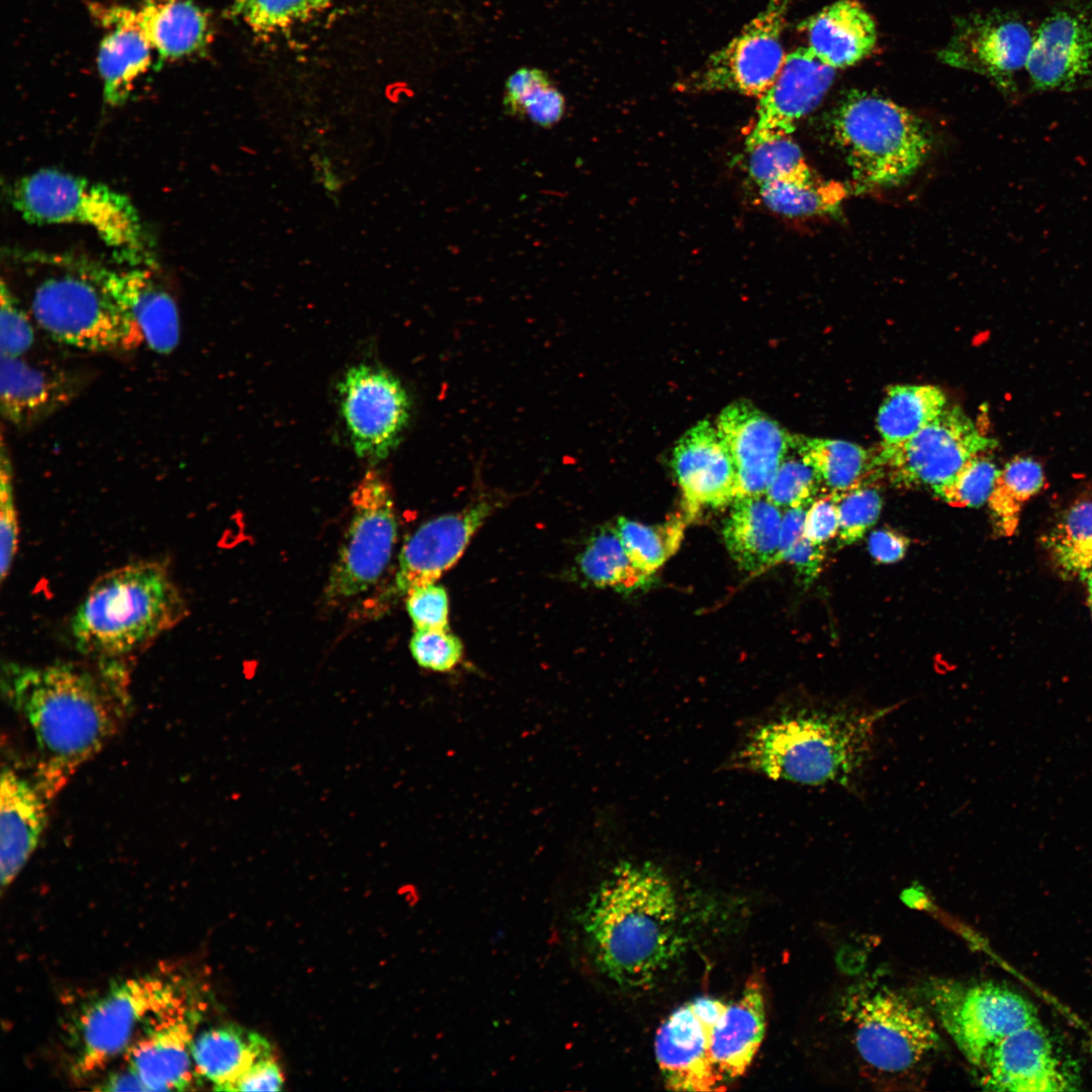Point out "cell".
<instances>
[{
    "instance_id": "6da1fadb",
    "label": "cell",
    "mask_w": 1092,
    "mask_h": 1092,
    "mask_svg": "<svg viewBox=\"0 0 1092 1092\" xmlns=\"http://www.w3.org/2000/svg\"><path fill=\"white\" fill-rule=\"evenodd\" d=\"M592 957L617 985L643 988L666 971L682 945L674 889L650 862H621L580 918Z\"/></svg>"
},
{
    "instance_id": "7a4b0ae2",
    "label": "cell",
    "mask_w": 1092,
    "mask_h": 1092,
    "mask_svg": "<svg viewBox=\"0 0 1092 1092\" xmlns=\"http://www.w3.org/2000/svg\"><path fill=\"white\" fill-rule=\"evenodd\" d=\"M1 687L32 733L36 785L52 798L112 736L116 721L111 695L93 673L72 663H7Z\"/></svg>"
},
{
    "instance_id": "3957f363",
    "label": "cell",
    "mask_w": 1092,
    "mask_h": 1092,
    "mask_svg": "<svg viewBox=\"0 0 1092 1092\" xmlns=\"http://www.w3.org/2000/svg\"><path fill=\"white\" fill-rule=\"evenodd\" d=\"M889 710L818 707L784 712L754 728L732 763L775 781L847 785L870 752L876 724Z\"/></svg>"
},
{
    "instance_id": "277c9868",
    "label": "cell",
    "mask_w": 1092,
    "mask_h": 1092,
    "mask_svg": "<svg viewBox=\"0 0 1092 1092\" xmlns=\"http://www.w3.org/2000/svg\"><path fill=\"white\" fill-rule=\"evenodd\" d=\"M186 615V601L167 567L139 561L92 583L73 616L72 634L80 651L115 657L147 646Z\"/></svg>"
},
{
    "instance_id": "5b68a950",
    "label": "cell",
    "mask_w": 1092,
    "mask_h": 1092,
    "mask_svg": "<svg viewBox=\"0 0 1092 1092\" xmlns=\"http://www.w3.org/2000/svg\"><path fill=\"white\" fill-rule=\"evenodd\" d=\"M10 201L34 224L79 223L91 228L130 267H153L150 238L130 199L99 182L56 169H41L16 181Z\"/></svg>"
},
{
    "instance_id": "8992f818",
    "label": "cell",
    "mask_w": 1092,
    "mask_h": 1092,
    "mask_svg": "<svg viewBox=\"0 0 1092 1092\" xmlns=\"http://www.w3.org/2000/svg\"><path fill=\"white\" fill-rule=\"evenodd\" d=\"M833 141L860 186H892L924 162L930 140L907 108L875 93L851 90L831 113Z\"/></svg>"
},
{
    "instance_id": "52a82bcc",
    "label": "cell",
    "mask_w": 1092,
    "mask_h": 1092,
    "mask_svg": "<svg viewBox=\"0 0 1092 1092\" xmlns=\"http://www.w3.org/2000/svg\"><path fill=\"white\" fill-rule=\"evenodd\" d=\"M842 1018L850 1026L860 1063L883 1079L900 1080L914 1075L940 1044L928 1011L887 986L863 985L850 993Z\"/></svg>"
},
{
    "instance_id": "ba28073f",
    "label": "cell",
    "mask_w": 1092,
    "mask_h": 1092,
    "mask_svg": "<svg viewBox=\"0 0 1092 1092\" xmlns=\"http://www.w3.org/2000/svg\"><path fill=\"white\" fill-rule=\"evenodd\" d=\"M184 986L147 975L121 981L90 1001L73 1024V1069L102 1071L152 1025L192 1005Z\"/></svg>"
},
{
    "instance_id": "9c48e42d",
    "label": "cell",
    "mask_w": 1092,
    "mask_h": 1092,
    "mask_svg": "<svg viewBox=\"0 0 1092 1092\" xmlns=\"http://www.w3.org/2000/svg\"><path fill=\"white\" fill-rule=\"evenodd\" d=\"M44 279L34 289L31 311L53 340L90 352L128 351L145 342L140 328L78 269Z\"/></svg>"
},
{
    "instance_id": "30bf717a",
    "label": "cell",
    "mask_w": 1092,
    "mask_h": 1092,
    "mask_svg": "<svg viewBox=\"0 0 1092 1092\" xmlns=\"http://www.w3.org/2000/svg\"><path fill=\"white\" fill-rule=\"evenodd\" d=\"M923 989L937 1020L976 1068L1002 1038L1039 1021L1030 1001L993 982L930 979Z\"/></svg>"
},
{
    "instance_id": "8fae6325",
    "label": "cell",
    "mask_w": 1092,
    "mask_h": 1092,
    "mask_svg": "<svg viewBox=\"0 0 1092 1092\" xmlns=\"http://www.w3.org/2000/svg\"><path fill=\"white\" fill-rule=\"evenodd\" d=\"M352 518L332 567L325 598L329 602L360 595L385 570L397 537L390 488L369 470L350 496Z\"/></svg>"
},
{
    "instance_id": "7c38bea8",
    "label": "cell",
    "mask_w": 1092,
    "mask_h": 1092,
    "mask_svg": "<svg viewBox=\"0 0 1092 1092\" xmlns=\"http://www.w3.org/2000/svg\"><path fill=\"white\" fill-rule=\"evenodd\" d=\"M996 447L959 405L945 406L929 425L910 439L882 444L876 455L899 487H927L936 495L974 456Z\"/></svg>"
},
{
    "instance_id": "4fadbf2b",
    "label": "cell",
    "mask_w": 1092,
    "mask_h": 1092,
    "mask_svg": "<svg viewBox=\"0 0 1092 1092\" xmlns=\"http://www.w3.org/2000/svg\"><path fill=\"white\" fill-rule=\"evenodd\" d=\"M790 0H769L727 46L681 83L694 91L730 90L760 98L779 76L786 55L782 46Z\"/></svg>"
},
{
    "instance_id": "5bb4252c",
    "label": "cell",
    "mask_w": 1092,
    "mask_h": 1092,
    "mask_svg": "<svg viewBox=\"0 0 1092 1092\" xmlns=\"http://www.w3.org/2000/svg\"><path fill=\"white\" fill-rule=\"evenodd\" d=\"M338 393L356 454L371 464L386 458L410 420L411 402L401 382L382 367L360 364L346 372Z\"/></svg>"
},
{
    "instance_id": "9a60e30c",
    "label": "cell",
    "mask_w": 1092,
    "mask_h": 1092,
    "mask_svg": "<svg viewBox=\"0 0 1092 1092\" xmlns=\"http://www.w3.org/2000/svg\"><path fill=\"white\" fill-rule=\"evenodd\" d=\"M1033 32L1011 13H975L957 19L937 57L953 68L990 79L1005 92L1014 90L1015 74L1025 68Z\"/></svg>"
},
{
    "instance_id": "2e32d148",
    "label": "cell",
    "mask_w": 1092,
    "mask_h": 1092,
    "mask_svg": "<svg viewBox=\"0 0 1092 1092\" xmlns=\"http://www.w3.org/2000/svg\"><path fill=\"white\" fill-rule=\"evenodd\" d=\"M1035 89L1072 91L1092 86V1L1066 0L1033 34L1025 66Z\"/></svg>"
},
{
    "instance_id": "e0dca14e",
    "label": "cell",
    "mask_w": 1092,
    "mask_h": 1092,
    "mask_svg": "<svg viewBox=\"0 0 1092 1092\" xmlns=\"http://www.w3.org/2000/svg\"><path fill=\"white\" fill-rule=\"evenodd\" d=\"M728 1003L701 997L674 1010L655 1035V1057L665 1086L674 1091H717L711 1069L713 1030Z\"/></svg>"
},
{
    "instance_id": "ac0fdd59",
    "label": "cell",
    "mask_w": 1092,
    "mask_h": 1092,
    "mask_svg": "<svg viewBox=\"0 0 1092 1092\" xmlns=\"http://www.w3.org/2000/svg\"><path fill=\"white\" fill-rule=\"evenodd\" d=\"M981 1084L989 1090L1058 1092L1076 1089L1069 1072L1039 1021L1002 1038L986 1054Z\"/></svg>"
},
{
    "instance_id": "d6986e66",
    "label": "cell",
    "mask_w": 1092,
    "mask_h": 1092,
    "mask_svg": "<svg viewBox=\"0 0 1092 1092\" xmlns=\"http://www.w3.org/2000/svg\"><path fill=\"white\" fill-rule=\"evenodd\" d=\"M835 71L809 48L791 52L774 84L759 98L756 120L746 140L747 150L791 136L797 122L822 101L833 83Z\"/></svg>"
},
{
    "instance_id": "ffe728a7",
    "label": "cell",
    "mask_w": 1092,
    "mask_h": 1092,
    "mask_svg": "<svg viewBox=\"0 0 1092 1092\" xmlns=\"http://www.w3.org/2000/svg\"><path fill=\"white\" fill-rule=\"evenodd\" d=\"M141 330L145 342L159 354H169L180 339V320L173 297L146 267L111 269L95 262L75 263Z\"/></svg>"
},
{
    "instance_id": "44dd1931",
    "label": "cell",
    "mask_w": 1092,
    "mask_h": 1092,
    "mask_svg": "<svg viewBox=\"0 0 1092 1092\" xmlns=\"http://www.w3.org/2000/svg\"><path fill=\"white\" fill-rule=\"evenodd\" d=\"M493 508V504L481 500L423 524L401 548L393 594L406 595L415 587L435 583L459 560Z\"/></svg>"
},
{
    "instance_id": "7402d4cb",
    "label": "cell",
    "mask_w": 1092,
    "mask_h": 1092,
    "mask_svg": "<svg viewBox=\"0 0 1092 1092\" xmlns=\"http://www.w3.org/2000/svg\"><path fill=\"white\" fill-rule=\"evenodd\" d=\"M716 428L736 469L738 496L764 495L791 448L793 436L744 400L725 407Z\"/></svg>"
},
{
    "instance_id": "603a6c76",
    "label": "cell",
    "mask_w": 1092,
    "mask_h": 1092,
    "mask_svg": "<svg viewBox=\"0 0 1092 1092\" xmlns=\"http://www.w3.org/2000/svg\"><path fill=\"white\" fill-rule=\"evenodd\" d=\"M671 462L688 520L704 508L731 505L738 496V478L732 458L717 428L710 422L702 421L686 432L674 447Z\"/></svg>"
},
{
    "instance_id": "cb8c5ba5",
    "label": "cell",
    "mask_w": 1092,
    "mask_h": 1092,
    "mask_svg": "<svg viewBox=\"0 0 1092 1092\" xmlns=\"http://www.w3.org/2000/svg\"><path fill=\"white\" fill-rule=\"evenodd\" d=\"M195 1008L172 1015L147 1029L126 1050V1065L148 1091H184L197 1078L191 1046Z\"/></svg>"
},
{
    "instance_id": "d4e9b609",
    "label": "cell",
    "mask_w": 1092,
    "mask_h": 1092,
    "mask_svg": "<svg viewBox=\"0 0 1092 1092\" xmlns=\"http://www.w3.org/2000/svg\"><path fill=\"white\" fill-rule=\"evenodd\" d=\"M90 11L106 30L97 53L103 98L106 104L117 106L127 99L134 81L152 66L153 49L143 31L136 9L94 3Z\"/></svg>"
},
{
    "instance_id": "484cf974",
    "label": "cell",
    "mask_w": 1092,
    "mask_h": 1092,
    "mask_svg": "<svg viewBox=\"0 0 1092 1092\" xmlns=\"http://www.w3.org/2000/svg\"><path fill=\"white\" fill-rule=\"evenodd\" d=\"M46 796L10 767L0 780V882L10 886L35 850L47 824Z\"/></svg>"
},
{
    "instance_id": "4316f807",
    "label": "cell",
    "mask_w": 1092,
    "mask_h": 1092,
    "mask_svg": "<svg viewBox=\"0 0 1092 1092\" xmlns=\"http://www.w3.org/2000/svg\"><path fill=\"white\" fill-rule=\"evenodd\" d=\"M765 1030L762 987L750 980L717 1020L710 1053L716 1090L742 1076L756 1055Z\"/></svg>"
},
{
    "instance_id": "83f0119b",
    "label": "cell",
    "mask_w": 1092,
    "mask_h": 1092,
    "mask_svg": "<svg viewBox=\"0 0 1092 1092\" xmlns=\"http://www.w3.org/2000/svg\"><path fill=\"white\" fill-rule=\"evenodd\" d=\"M0 356V410L11 425L33 426L75 395V381L66 373L38 368L21 357Z\"/></svg>"
},
{
    "instance_id": "f1b7e54d",
    "label": "cell",
    "mask_w": 1092,
    "mask_h": 1092,
    "mask_svg": "<svg viewBox=\"0 0 1092 1092\" xmlns=\"http://www.w3.org/2000/svg\"><path fill=\"white\" fill-rule=\"evenodd\" d=\"M809 49L824 64L843 69L855 65L876 48L875 19L854 0H837L802 21Z\"/></svg>"
},
{
    "instance_id": "f546056e",
    "label": "cell",
    "mask_w": 1092,
    "mask_h": 1092,
    "mask_svg": "<svg viewBox=\"0 0 1092 1092\" xmlns=\"http://www.w3.org/2000/svg\"><path fill=\"white\" fill-rule=\"evenodd\" d=\"M781 510L765 495L738 496L732 502L723 538L741 569L756 573L780 562Z\"/></svg>"
},
{
    "instance_id": "4dcf8cb0",
    "label": "cell",
    "mask_w": 1092,
    "mask_h": 1092,
    "mask_svg": "<svg viewBox=\"0 0 1092 1092\" xmlns=\"http://www.w3.org/2000/svg\"><path fill=\"white\" fill-rule=\"evenodd\" d=\"M143 31L156 53V66L201 55L211 39L207 14L191 0H142Z\"/></svg>"
},
{
    "instance_id": "1f68e13d",
    "label": "cell",
    "mask_w": 1092,
    "mask_h": 1092,
    "mask_svg": "<svg viewBox=\"0 0 1092 1092\" xmlns=\"http://www.w3.org/2000/svg\"><path fill=\"white\" fill-rule=\"evenodd\" d=\"M191 1054L197 1078L213 1089L231 1091L233 1084L257 1059L273 1054L267 1039L244 1027H210L194 1037Z\"/></svg>"
},
{
    "instance_id": "d6a6232c",
    "label": "cell",
    "mask_w": 1092,
    "mask_h": 1092,
    "mask_svg": "<svg viewBox=\"0 0 1092 1092\" xmlns=\"http://www.w3.org/2000/svg\"><path fill=\"white\" fill-rule=\"evenodd\" d=\"M792 446L816 470L826 494L872 482L880 469L876 455L850 442L793 436Z\"/></svg>"
},
{
    "instance_id": "836d02e7",
    "label": "cell",
    "mask_w": 1092,
    "mask_h": 1092,
    "mask_svg": "<svg viewBox=\"0 0 1092 1092\" xmlns=\"http://www.w3.org/2000/svg\"><path fill=\"white\" fill-rule=\"evenodd\" d=\"M945 406V394L935 385L890 386L877 417L882 444H897L910 439L933 422Z\"/></svg>"
},
{
    "instance_id": "e575fe53",
    "label": "cell",
    "mask_w": 1092,
    "mask_h": 1092,
    "mask_svg": "<svg viewBox=\"0 0 1092 1092\" xmlns=\"http://www.w3.org/2000/svg\"><path fill=\"white\" fill-rule=\"evenodd\" d=\"M583 577L598 587L632 592L649 581L628 556L615 527H604L585 545L578 559Z\"/></svg>"
},
{
    "instance_id": "d590c367",
    "label": "cell",
    "mask_w": 1092,
    "mask_h": 1092,
    "mask_svg": "<svg viewBox=\"0 0 1092 1092\" xmlns=\"http://www.w3.org/2000/svg\"><path fill=\"white\" fill-rule=\"evenodd\" d=\"M1044 480L1041 464L1031 457L1017 456L999 470L988 504L1002 535L1015 532L1023 505L1042 488Z\"/></svg>"
},
{
    "instance_id": "8d00e7d4",
    "label": "cell",
    "mask_w": 1092,
    "mask_h": 1092,
    "mask_svg": "<svg viewBox=\"0 0 1092 1092\" xmlns=\"http://www.w3.org/2000/svg\"><path fill=\"white\" fill-rule=\"evenodd\" d=\"M1045 545L1060 569L1084 578L1092 570V495L1076 500L1054 526Z\"/></svg>"
},
{
    "instance_id": "74e56055",
    "label": "cell",
    "mask_w": 1092,
    "mask_h": 1092,
    "mask_svg": "<svg viewBox=\"0 0 1092 1092\" xmlns=\"http://www.w3.org/2000/svg\"><path fill=\"white\" fill-rule=\"evenodd\" d=\"M688 518L675 517L659 525L619 518L615 530L631 561L652 575L678 549Z\"/></svg>"
},
{
    "instance_id": "f35d334b",
    "label": "cell",
    "mask_w": 1092,
    "mask_h": 1092,
    "mask_svg": "<svg viewBox=\"0 0 1092 1092\" xmlns=\"http://www.w3.org/2000/svg\"><path fill=\"white\" fill-rule=\"evenodd\" d=\"M764 204L771 210L790 216H803L833 211L846 195L840 183L819 179L811 183L775 182L759 187Z\"/></svg>"
},
{
    "instance_id": "ab89813d",
    "label": "cell",
    "mask_w": 1092,
    "mask_h": 1092,
    "mask_svg": "<svg viewBox=\"0 0 1092 1092\" xmlns=\"http://www.w3.org/2000/svg\"><path fill=\"white\" fill-rule=\"evenodd\" d=\"M334 0H234L232 14L252 31L275 34L309 20Z\"/></svg>"
},
{
    "instance_id": "60d3db41",
    "label": "cell",
    "mask_w": 1092,
    "mask_h": 1092,
    "mask_svg": "<svg viewBox=\"0 0 1092 1092\" xmlns=\"http://www.w3.org/2000/svg\"><path fill=\"white\" fill-rule=\"evenodd\" d=\"M748 172L758 187L775 183H811L815 178L791 136L768 141L747 150Z\"/></svg>"
},
{
    "instance_id": "b9f144b4",
    "label": "cell",
    "mask_w": 1092,
    "mask_h": 1092,
    "mask_svg": "<svg viewBox=\"0 0 1092 1092\" xmlns=\"http://www.w3.org/2000/svg\"><path fill=\"white\" fill-rule=\"evenodd\" d=\"M820 490L824 491L816 470L791 444L764 495L780 509L787 510L810 506Z\"/></svg>"
},
{
    "instance_id": "7bdbcfd3",
    "label": "cell",
    "mask_w": 1092,
    "mask_h": 1092,
    "mask_svg": "<svg viewBox=\"0 0 1092 1092\" xmlns=\"http://www.w3.org/2000/svg\"><path fill=\"white\" fill-rule=\"evenodd\" d=\"M839 513L838 547L859 541L878 521L883 498L872 482L834 493Z\"/></svg>"
},
{
    "instance_id": "ee69618b",
    "label": "cell",
    "mask_w": 1092,
    "mask_h": 1092,
    "mask_svg": "<svg viewBox=\"0 0 1092 1092\" xmlns=\"http://www.w3.org/2000/svg\"><path fill=\"white\" fill-rule=\"evenodd\" d=\"M982 454L972 457L937 496L957 508H978L988 502L999 469Z\"/></svg>"
},
{
    "instance_id": "f6af8a7d",
    "label": "cell",
    "mask_w": 1092,
    "mask_h": 1092,
    "mask_svg": "<svg viewBox=\"0 0 1092 1092\" xmlns=\"http://www.w3.org/2000/svg\"><path fill=\"white\" fill-rule=\"evenodd\" d=\"M19 543V523L11 460L2 440L0 457V577L9 575Z\"/></svg>"
},
{
    "instance_id": "bcb514c9",
    "label": "cell",
    "mask_w": 1092,
    "mask_h": 1092,
    "mask_svg": "<svg viewBox=\"0 0 1092 1092\" xmlns=\"http://www.w3.org/2000/svg\"><path fill=\"white\" fill-rule=\"evenodd\" d=\"M414 659L424 668L449 671L462 658L460 639L447 629H415L410 641Z\"/></svg>"
},
{
    "instance_id": "7dc6e473",
    "label": "cell",
    "mask_w": 1092,
    "mask_h": 1092,
    "mask_svg": "<svg viewBox=\"0 0 1092 1092\" xmlns=\"http://www.w3.org/2000/svg\"><path fill=\"white\" fill-rule=\"evenodd\" d=\"M28 315L9 286L1 282L0 354L21 357L34 342V330Z\"/></svg>"
},
{
    "instance_id": "c3c4849f",
    "label": "cell",
    "mask_w": 1092,
    "mask_h": 1092,
    "mask_svg": "<svg viewBox=\"0 0 1092 1092\" xmlns=\"http://www.w3.org/2000/svg\"><path fill=\"white\" fill-rule=\"evenodd\" d=\"M405 596L406 611L415 629L449 628V600L442 585L435 582L418 586Z\"/></svg>"
},
{
    "instance_id": "681fc988",
    "label": "cell",
    "mask_w": 1092,
    "mask_h": 1092,
    "mask_svg": "<svg viewBox=\"0 0 1092 1092\" xmlns=\"http://www.w3.org/2000/svg\"><path fill=\"white\" fill-rule=\"evenodd\" d=\"M565 110V97L551 81L535 90L525 101L521 119L526 118L542 128H551L563 118Z\"/></svg>"
},
{
    "instance_id": "f907efd6",
    "label": "cell",
    "mask_w": 1092,
    "mask_h": 1092,
    "mask_svg": "<svg viewBox=\"0 0 1092 1092\" xmlns=\"http://www.w3.org/2000/svg\"><path fill=\"white\" fill-rule=\"evenodd\" d=\"M549 74L538 68L522 67L512 73L505 83L503 105L505 112L520 118L525 101L539 87L551 82Z\"/></svg>"
},
{
    "instance_id": "816d5d0a",
    "label": "cell",
    "mask_w": 1092,
    "mask_h": 1092,
    "mask_svg": "<svg viewBox=\"0 0 1092 1092\" xmlns=\"http://www.w3.org/2000/svg\"><path fill=\"white\" fill-rule=\"evenodd\" d=\"M839 513L834 493L816 498L809 507L804 524V535L812 542L824 545L837 535Z\"/></svg>"
},
{
    "instance_id": "f5cc1de1",
    "label": "cell",
    "mask_w": 1092,
    "mask_h": 1092,
    "mask_svg": "<svg viewBox=\"0 0 1092 1092\" xmlns=\"http://www.w3.org/2000/svg\"><path fill=\"white\" fill-rule=\"evenodd\" d=\"M283 1074L273 1054L257 1059L233 1084L231 1091H280Z\"/></svg>"
},
{
    "instance_id": "db71d44e",
    "label": "cell",
    "mask_w": 1092,
    "mask_h": 1092,
    "mask_svg": "<svg viewBox=\"0 0 1092 1092\" xmlns=\"http://www.w3.org/2000/svg\"><path fill=\"white\" fill-rule=\"evenodd\" d=\"M824 558V545L810 541L803 534L785 551L782 561L791 563L801 581L808 585L819 575Z\"/></svg>"
},
{
    "instance_id": "11a10c76",
    "label": "cell",
    "mask_w": 1092,
    "mask_h": 1092,
    "mask_svg": "<svg viewBox=\"0 0 1092 1092\" xmlns=\"http://www.w3.org/2000/svg\"><path fill=\"white\" fill-rule=\"evenodd\" d=\"M909 540L890 529L874 531L869 537L868 549L880 563H894L901 560L907 551Z\"/></svg>"
},
{
    "instance_id": "9f6ffc18",
    "label": "cell",
    "mask_w": 1092,
    "mask_h": 1092,
    "mask_svg": "<svg viewBox=\"0 0 1092 1092\" xmlns=\"http://www.w3.org/2000/svg\"><path fill=\"white\" fill-rule=\"evenodd\" d=\"M97 1089L105 1091H148L139 1076L128 1066L123 1070L112 1072Z\"/></svg>"
},
{
    "instance_id": "6f0895ef",
    "label": "cell",
    "mask_w": 1092,
    "mask_h": 1092,
    "mask_svg": "<svg viewBox=\"0 0 1092 1092\" xmlns=\"http://www.w3.org/2000/svg\"><path fill=\"white\" fill-rule=\"evenodd\" d=\"M1084 578L1087 581V585H1088V589H1089V594H1090V599L1092 601V570Z\"/></svg>"
},
{
    "instance_id": "680465c9",
    "label": "cell",
    "mask_w": 1092,
    "mask_h": 1092,
    "mask_svg": "<svg viewBox=\"0 0 1092 1092\" xmlns=\"http://www.w3.org/2000/svg\"><path fill=\"white\" fill-rule=\"evenodd\" d=\"M1090 1045H1091V1052H1092V1037H1091Z\"/></svg>"
},
{
    "instance_id": "91938a15",
    "label": "cell",
    "mask_w": 1092,
    "mask_h": 1092,
    "mask_svg": "<svg viewBox=\"0 0 1092 1092\" xmlns=\"http://www.w3.org/2000/svg\"><path fill=\"white\" fill-rule=\"evenodd\" d=\"M1091 608H1092V601H1091Z\"/></svg>"
}]
</instances>
